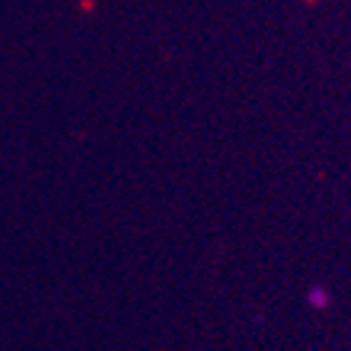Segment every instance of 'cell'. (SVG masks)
<instances>
[{"instance_id":"cell-1","label":"cell","mask_w":351,"mask_h":351,"mask_svg":"<svg viewBox=\"0 0 351 351\" xmlns=\"http://www.w3.org/2000/svg\"><path fill=\"white\" fill-rule=\"evenodd\" d=\"M310 304L312 307H317V310H324L329 304V295L324 287H315V290H310Z\"/></svg>"}]
</instances>
